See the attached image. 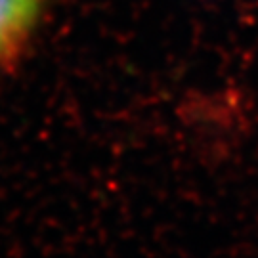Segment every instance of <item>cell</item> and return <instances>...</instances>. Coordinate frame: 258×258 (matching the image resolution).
I'll return each mask as SVG.
<instances>
[{
  "mask_svg": "<svg viewBox=\"0 0 258 258\" xmlns=\"http://www.w3.org/2000/svg\"><path fill=\"white\" fill-rule=\"evenodd\" d=\"M44 0H0V67L19 59L33 37Z\"/></svg>",
  "mask_w": 258,
  "mask_h": 258,
  "instance_id": "6da1fadb",
  "label": "cell"
}]
</instances>
